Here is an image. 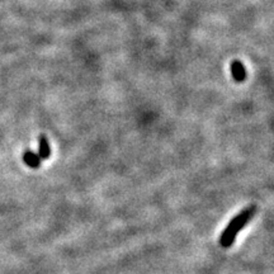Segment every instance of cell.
I'll use <instances>...</instances> for the list:
<instances>
[{"instance_id":"obj_2","label":"cell","mask_w":274,"mask_h":274,"mask_svg":"<svg viewBox=\"0 0 274 274\" xmlns=\"http://www.w3.org/2000/svg\"><path fill=\"white\" fill-rule=\"evenodd\" d=\"M231 75L238 82H241L243 80H245L246 78V69L240 61H234L231 64Z\"/></svg>"},{"instance_id":"obj_1","label":"cell","mask_w":274,"mask_h":274,"mask_svg":"<svg viewBox=\"0 0 274 274\" xmlns=\"http://www.w3.org/2000/svg\"><path fill=\"white\" fill-rule=\"evenodd\" d=\"M255 211H257V207L250 206L247 207V208L243 209L238 216L234 217V219L228 222V225L226 226L225 230L222 231V234H221L220 245L222 247H230L233 245V244L235 243L238 234L240 233V231L247 225V222L251 220Z\"/></svg>"},{"instance_id":"obj_4","label":"cell","mask_w":274,"mask_h":274,"mask_svg":"<svg viewBox=\"0 0 274 274\" xmlns=\"http://www.w3.org/2000/svg\"><path fill=\"white\" fill-rule=\"evenodd\" d=\"M38 156L41 160H46L51 156V147H50L49 140L45 136H39L38 138Z\"/></svg>"},{"instance_id":"obj_3","label":"cell","mask_w":274,"mask_h":274,"mask_svg":"<svg viewBox=\"0 0 274 274\" xmlns=\"http://www.w3.org/2000/svg\"><path fill=\"white\" fill-rule=\"evenodd\" d=\"M23 160H25L26 165H28L32 169H37V167L41 166V158L38 156V154L33 153L32 150H26L25 155H23Z\"/></svg>"}]
</instances>
